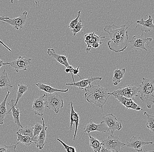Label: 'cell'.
I'll return each instance as SVG.
<instances>
[{
  "label": "cell",
  "mask_w": 154,
  "mask_h": 152,
  "mask_svg": "<svg viewBox=\"0 0 154 152\" xmlns=\"http://www.w3.org/2000/svg\"><path fill=\"white\" fill-rule=\"evenodd\" d=\"M136 23L138 25L136 27L135 29H136L139 25H141L142 26V28L141 29V30L146 33L149 32L154 29V26L153 23V19L151 15H149V19L148 20H145L142 18L141 20L137 21Z\"/></svg>",
  "instance_id": "obj_21"
},
{
  "label": "cell",
  "mask_w": 154,
  "mask_h": 152,
  "mask_svg": "<svg viewBox=\"0 0 154 152\" xmlns=\"http://www.w3.org/2000/svg\"><path fill=\"white\" fill-rule=\"evenodd\" d=\"M57 140L58 142H60L64 147V149L66 150L67 152H76L75 147H71V146H68L67 144H65L64 142H63L62 140H60L59 138H57Z\"/></svg>",
  "instance_id": "obj_34"
},
{
  "label": "cell",
  "mask_w": 154,
  "mask_h": 152,
  "mask_svg": "<svg viewBox=\"0 0 154 152\" xmlns=\"http://www.w3.org/2000/svg\"><path fill=\"white\" fill-rule=\"evenodd\" d=\"M85 97L86 101L102 108L103 111V107L111 96L108 89L100 85H94L91 84L85 87Z\"/></svg>",
  "instance_id": "obj_2"
},
{
  "label": "cell",
  "mask_w": 154,
  "mask_h": 152,
  "mask_svg": "<svg viewBox=\"0 0 154 152\" xmlns=\"http://www.w3.org/2000/svg\"><path fill=\"white\" fill-rule=\"evenodd\" d=\"M18 90L17 91V98H16V102H15V106H17L19 102V100L22 98L24 94L27 91L28 88V85L23 84H18Z\"/></svg>",
  "instance_id": "obj_27"
},
{
  "label": "cell",
  "mask_w": 154,
  "mask_h": 152,
  "mask_svg": "<svg viewBox=\"0 0 154 152\" xmlns=\"http://www.w3.org/2000/svg\"><path fill=\"white\" fill-rule=\"evenodd\" d=\"M144 114L146 116L147 118V122L146 123V126L149 129L151 133L154 134V116L153 115H150L147 112L145 111Z\"/></svg>",
  "instance_id": "obj_28"
},
{
  "label": "cell",
  "mask_w": 154,
  "mask_h": 152,
  "mask_svg": "<svg viewBox=\"0 0 154 152\" xmlns=\"http://www.w3.org/2000/svg\"><path fill=\"white\" fill-rule=\"evenodd\" d=\"M9 18L8 17H5L4 16H0V21H2L3 20H6V19H8Z\"/></svg>",
  "instance_id": "obj_39"
},
{
  "label": "cell",
  "mask_w": 154,
  "mask_h": 152,
  "mask_svg": "<svg viewBox=\"0 0 154 152\" xmlns=\"http://www.w3.org/2000/svg\"><path fill=\"white\" fill-rule=\"evenodd\" d=\"M106 36H98L94 33L86 34L85 36V41L86 43V53H88L92 48V45L96 43L102 44V40L105 39Z\"/></svg>",
  "instance_id": "obj_15"
},
{
  "label": "cell",
  "mask_w": 154,
  "mask_h": 152,
  "mask_svg": "<svg viewBox=\"0 0 154 152\" xmlns=\"http://www.w3.org/2000/svg\"><path fill=\"white\" fill-rule=\"evenodd\" d=\"M138 88V94L143 104L151 109L154 103V80L143 78Z\"/></svg>",
  "instance_id": "obj_3"
},
{
  "label": "cell",
  "mask_w": 154,
  "mask_h": 152,
  "mask_svg": "<svg viewBox=\"0 0 154 152\" xmlns=\"http://www.w3.org/2000/svg\"><path fill=\"white\" fill-rule=\"evenodd\" d=\"M16 135L17 136V141L19 142H21L26 147H29L33 143L32 138L29 136H23L18 133H16Z\"/></svg>",
  "instance_id": "obj_29"
},
{
  "label": "cell",
  "mask_w": 154,
  "mask_h": 152,
  "mask_svg": "<svg viewBox=\"0 0 154 152\" xmlns=\"http://www.w3.org/2000/svg\"><path fill=\"white\" fill-rule=\"evenodd\" d=\"M32 59L26 56H19L18 59L11 62H6L7 65L14 69L16 73L20 70L26 71L30 65Z\"/></svg>",
  "instance_id": "obj_8"
},
{
  "label": "cell",
  "mask_w": 154,
  "mask_h": 152,
  "mask_svg": "<svg viewBox=\"0 0 154 152\" xmlns=\"http://www.w3.org/2000/svg\"><path fill=\"white\" fill-rule=\"evenodd\" d=\"M45 94L35 98L32 104V110L35 115L43 116L45 109Z\"/></svg>",
  "instance_id": "obj_12"
},
{
  "label": "cell",
  "mask_w": 154,
  "mask_h": 152,
  "mask_svg": "<svg viewBox=\"0 0 154 152\" xmlns=\"http://www.w3.org/2000/svg\"><path fill=\"white\" fill-rule=\"evenodd\" d=\"M35 85L37 86L39 90L44 91L48 94H51V93H54L55 92L66 93L68 91V88L65 90H61V89L54 88L50 85L43 83H36L35 84Z\"/></svg>",
  "instance_id": "obj_22"
},
{
  "label": "cell",
  "mask_w": 154,
  "mask_h": 152,
  "mask_svg": "<svg viewBox=\"0 0 154 152\" xmlns=\"http://www.w3.org/2000/svg\"><path fill=\"white\" fill-rule=\"evenodd\" d=\"M18 142L15 145H11L10 146L0 145V152H16V147L19 144Z\"/></svg>",
  "instance_id": "obj_31"
},
{
  "label": "cell",
  "mask_w": 154,
  "mask_h": 152,
  "mask_svg": "<svg viewBox=\"0 0 154 152\" xmlns=\"http://www.w3.org/2000/svg\"><path fill=\"white\" fill-rule=\"evenodd\" d=\"M47 53L50 56L54 58L56 60L65 66L66 68H71L72 66L70 65L67 60V57L66 56L61 55L57 54L53 48H49L47 50Z\"/></svg>",
  "instance_id": "obj_20"
},
{
  "label": "cell",
  "mask_w": 154,
  "mask_h": 152,
  "mask_svg": "<svg viewBox=\"0 0 154 152\" xmlns=\"http://www.w3.org/2000/svg\"><path fill=\"white\" fill-rule=\"evenodd\" d=\"M33 128V137H35L36 135H38L39 133L41 132L43 129V125L39 123H36L34 126Z\"/></svg>",
  "instance_id": "obj_32"
},
{
  "label": "cell",
  "mask_w": 154,
  "mask_h": 152,
  "mask_svg": "<svg viewBox=\"0 0 154 152\" xmlns=\"http://www.w3.org/2000/svg\"><path fill=\"white\" fill-rule=\"evenodd\" d=\"M16 100H11L8 103V104L10 107V109L9 111H8V114H11L12 115L13 120L15 125L18 127V128H23V126L21 124L19 119V116L21 111L19 110V109L17 107V106H15Z\"/></svg>",
  "instance_id": "obj_14"
},
{
  "label": "cell",
  "mask_w": 154,
  "mask_h": 152,
  "mask_svg": "<svg viewBox=\"0 0 154 152\" xmlns=\"http://www.w3.org/2000/svg\"><path fill=\"white\" fill-rule=\"evenodd\" d=\"M71 104V113H70V132H71L72 129V126L74 124V123H75V133H74V138L73 141L75 142V139L76 136L77 131H78V126L79 125V113H77L74 110V107L73 106V104L72 102H70Z\"/></svg>",
  "instance_id": "obj_19"
},
{
  "label": "cell",
  "mask_w": 154,
  "mask_h": 152,
  "mask_svg": "<svg viewBox=\"0 0 154 152\" xmlns=\"http://www.w3.org/2000/svg\"><path fill=\"white\" fill-rule=\"evenodd\" d=\"M110 95H117L123 96L128 99L135 100V97H138V88L133 84L120 87L117 90L110 93Z\"/></svg>",
  "instance_id": "obj_7"
},
{
  "label": "cell",
  "mask_w": 154,
  "mask_h": 152,
  "mask_svg": "<svg viewBox=\"0 0 154 152\" xmlns=\"http://www.w3.org/2000/svg\"><path fill=\"white\" fill-rule=\"evenodd\" d=\"M113 96L118 100L120 103L125 106L126 107V110L128 109L136 110H143L132 99H128L120 95H113Z\"/></svg>",
  "instance_id": "obj_17"
},
{
  "label": "cell",
  "mask_w": 154,
  "mask_h": 152,
  "mask_svg": "<svg viewBox=\"0 0 154 152\" xmlns=\"http://www.w3.org/2000/svg\"><path fill=\"white\" fill-rule=\"evenodd\" d=\"M97 131L101 132H108V129L105 123L102 121L99 124H96L93 122H90L88 123L85 125L84 128V133H90L91 132Z\"/></svg>",
  "instance_id": "obj_13"
},
{
  "label": "cell",
  "mask_w": 154,
  "mask_h": 152,
  "mask_svg": "<svg viewBox=\"0 0 154 152\" xmlns=\"http://www.w3.org/2000/svg\"><path fill=\"white\" fill-rule=\"evenodd\" d=\"M80 64H79V65L78 66V68L75 69V68H74L73 69V72H72V74H74V75H76V76H78L80 78V79H82L83 78H82L79 75V68L80 65Z\"/></svg>",
  "instance_id": "obj_36"
},
{
  "label": "cell",
  "mask_w": 154,
  "mask_h": 152,
  "mask_svg": "<svg viewBox=\"0 0 154 152\" xmlns=\"http://www.w3.org/2000/svg\"><path fill=\"white\" fill-rule=\"evenodd\" d=\"M100 152H112L109 150H107V149H106L104 147H102V149H101Z\"/></svg>",
  "instance_id": "obj_38"
},
{
  "label": "cell",
  "mask_w": 154,
  "mask_h": 152,
  "mask_svg": "<svg viewBox=\"0 0 154 152\" xmlns=\"http://www.w3.org/2000/svg\"><path fill=\"white\" fill-rule=\"evenodd\" d=\"M16 133L19 134L23 136L32 138L33 135V128L29 126H26L25 128L19 129L18 131L16 132Z\"/></svg>",
  "instance_id": "obj_30"
},
{
  "label": "cell",
  "mask_w": 154,
  "mask_h": 152,
  "mask_svg": "<svg viewBox=\"0 0 154 152\" xmlns=\"http://www.w3.org/2000/svg\"><path fill=\"white\" fill-rule=\"evenodd\" d=\"M3 61H2V60L1 59H0V63H2V62H3Z\"/></svg>",
  "instance_id": "obj_42"
},
{
  "label": "cell",
  "mask_w": 154,
  "mask_h": 152,
  "mask_svg": "<svg viewBox=\"0 0 154 152\" xmlns=\"http://www.w3.org/2000/svg\"><path fill=\"white\" fill-rule=\"evenodd\" d=\"M90 142V147L92 148L94 152H100L101 149L103 147V143L100 142L96 138L93 137L88 134Z\"/></svg>",
  "instance_id": "obj_26"
},
{
  "label": "cell",
  "mask_w": 154,
  "mask_h": 152,
  "mask_svg": "<svg viewBox=\"0 0 154 152\" xmlns=\"http://www.w3.org/2000/svg\"><path fill=\"white\" fill-rule=\"evenodd\" d=\"M126 72V69H118L116 66V69L113 72V76L112 78V83L114 85H116L121 82L124 77V76Z\"/></svg>",
  "instance_id": "obj_25"
},
{
  "label": "cell",
  "mask_w": 154,
  "mask_h": 152,
  "mask_svg": "<svg viewBox=\"0 0 154 152\" xmlns=\"http://www.w3.org/2000/svg\"><path fill=\"white\" fill-rule=\"evenodd\" d=\"M80 15L81 11H79V12H78V16H77V17L76 18V19L71 21V23L69 24L68 27L70 29H71V30L73 29L74 27L78 23V22H79V18L80 16Z\"/></svg>",
  "instance_id": "obj_35"
},
{
  "label": "cell",
  "mask_w": 154,
  "mask_h": 152,
  "mask_svg": "<svg viewBox=\"0 0 154 152\" xmlns=\"http://www.w3.org/2000/svg\"><path fill=\"white\" fill-rule=\"evenodd\" d=\"M102 142L103 147L112 152H119L121 148L126 146V144L120 141L118 136L111 135Z\"/></svg>",
  "instance_id": "obj_5"
},
{
  "label": "cell",
  "mask_w": 154,
  "mask_h": 152,
  "mask_svg": "<svg viewBox=\"0 0 154 152\" xmlns=\"http://www.w3.org/2000/svg\"><path fill=\"white\" fill-rule=\"evenodd\" d=\"M152 41V38H145L143 33L141 35L134 36L129 42L131 45V48L134 49L135 52L145 50L147 51L145 46L149 45Z\"/></svg>",
  "instance_id": "obj_6"
},
{
  "label": "cell",
  "mask_w": 154,
  "mask_h": 152,
  "mask_svg": "<svg viewBox=\"0 0 154 152\" xmlns=\"http://www.w3.org/2000/svg\"><path fill=\"white\" fill-rule=\"evenodd\" d=\"M42 120L43 121V124H42L43 126V129L38 135L32 138L33 143H34L36 145V147L39 150H42L45 145V140L46 138V131L48 129V127L45 126L44 120L43 116H42Z\"/></svg>",
  "instance_id": "obj_16"
},
{
  "label": "cell",
  "mask_w": 154,
  "mask_h": 152,
  "mask_svg": "<svg viewBox=\"0 0 154 152\" xmlns=\"http://www.w3.org/2000/svg\"><path fill=\"white\" fill-rule=\"evenodd\" d=\"M83 25L82 23V20H80L78 22V23L71 30V31L73 33V36H75L77 34V33L80 31L83 28Z\"/></svg>",
  "instance_id": "obj_33"
},
{
  "label": "cell",
  "mask_w": 154,
  "mask_h": 152,
  "mask_svg": "<svg viewBox=\"0 0 154 152\" xmlns=\"http://www.w3.org/2000/svg\"><path fill=\"white\" fill-rule=\"evenodd\" d=\"M27 12L26 11H24L23 14L19 17L17 18H14V19H11L9 18L8 19L2 20V21L5 22L9 25H11L13 26L14 29L18 30L19 29H23L26 20L27 19Z\"/></svg>",
  "instance_id": "obj_10"
},
{
  "label": "cell",
  "mask_w": 154,
  "mask_h": 152,
  "mask_svg": "<svg viewBox=\"0 0 154 152\" xmlns=\"http://www.w3.org/2000/svg\"><path fill=\"white\" fill-rule=\"evenodd\" d=\"M103 121L105 123L110 132L111 135H113L116 130L120 131L122 129V124L118 122L117 118L112 113H109L103 117Z\"/></svg>",
  "instance_id": "obj_9"
},
{
  "label": "cell",
  "mask_w": 154,
  "mask_h": 152,
  "mask_svg": "<svg viewBox=\"0 0 154 152\" xmlns=\"http://www.w3.org/2000/svg\"><path fill=\"white\" fill-rule=\"evenodd\" d=\"M5 65H7L6 63H4V62H2V63H0V68H1L2 66Z\"/></svg>",
  "instance_id": "obj_40"
},
{
  "label": "cell",
  "mask_w": 154,
  "mask_h": 152,
  "mask_svg": "<svg viewBox=\"0 0 154 152\" xmlns=\"http://www.w3.org/2000/svg\"><path fill=\"white\" fill-rule=\"evenodd\" d=\"M143 152H154V150H152V151H145Z\"/></svg>",
  "instance_id": "obj_41"
},
{
  "label": "cell",
  "mask_w": 154,
  "mask_h": 152,
  "mask_svg": "<svg viewBox=\"0 0 154 152\" xmlns=\"http://www.w3.org/2000/svg\"><path fill=\"white\" fill-rule=\"evenodd\" d=\"M126 25L116 26L115 24L107 25L104 30L108 34L110 40L107 43L109 49L115 53L121 52L125 51L128 47L129 42L128 28Z\"/></svg>",
  "instance_id": "obj_1"
},
{
  "label": "cell",
  "mask_w": 154,
  "mask_h": 152,
  "mask_svg": "<svg viewBox=\"0 0 154 152\" xmlns=\"http://www.w3.org/2000/svg\"><path fill=\"white\" fill-rule=\"evenodd\" d=\"M153 144L152 142H145L140 137L133 136L126 144V147L134 149L137 151L141 152L145 145Z\"/></svg>",
  "instance_id": "obj_11"
},
{
  "label": "cell",
  "mask_w": 154,
  "mask_h": 152,
  "mask_svg": "<svg viewBox=\"0 0 154 152\" xmlns=\"http://www.w3.org/2000/svg\"><path fill=\"white\" fill-rule=\"evenodd\" d=\"M13 88V85H11L7 73L4 69L0 74V88Z\"/></svg>",
  "instance_id": "obj_24"
},
{
  "label": "cell",
  "mask_w": 154,
  "mask_h": 152,
  "mask_svg": "<svg viewBox=\"0 0 154 152\" xmlns=\"http://www.w3.org/2000/svg\"><path fill=\"white\" fill-rule=\"evenodd\" d=\"M102 79V77H90L88 78L82 79L80 81L73 83H67L65 84L66 85H71L78 87L79 89H83L87 87L88 85L91 84L93 82L95 81H101Z\"/></svg>",
  "instance_id": "obj_18"
},
{
  "label": "cell",
  "mask_w": 154,
  "mask_h": 152,
  "mask_svg": "<svg viewBox=\"0 0 154 152\" xmlns=\"http://www.w3.org/2000/svg\"><path fill=\"white\" fill-rule=\"evenodd\" d=\"M10 93V92L8 90L7 94L6 95L5 99L0 104V125H2L4 124L5 118L8 114V111L6 108V102Z\"/></svg>",
  "instance_id": "obj_23"
},
{
  "label": "cell",
  "mask_w": 154,
  "mask_h": 152,
  "mask_svg": "<svg viewBox=\"0 0 154 152\" xmlns=\"http://www.w3.org/2000/svg\"><path fill=\"white\" fill-rule=\"evenodd\" d=\"M45 107L52 110L56 113L63 107V100L61 96L57 93L45 94Z\"/></svg>",
  "instance_id": "obj_4"
},
{
  "label": "cell",
  "mask_w": 154,
  "mask_h": 152,
  "mask_svg": "<svg viewBox=\"0 0 154 152\" xmlns=\"http://www.w3.org/2000/svg\"><path fill=\"white\" fill-rule=\"evenodd\" d=\"M0 44H2V46H3L5 48H6L9 51L11 52H12V51L11 50V49L9 48L8 47H7V46L1 40H0Z\"/></svg>",
  "instance_id": "obj_37"
}]
</instances>
